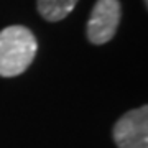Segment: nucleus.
Here are the masks:
<instances>
[{
    "label": "nucleus",
    "mask_w": 148,
    "mask_h": 148,
    "mask_svg": "<svg viewBox=\"0 0 148 148\" xmlns=\"http://www.w3.org/2000/svg\"><path fill=\"white\" fill-rule=\"evenodd\" d=\"M38 43L32 30L12 25L0 32V76L15 77L25 73L36 56Z\"/></svg>",
    "instance_id": "obj_1"
},
{
    "label": "nucleus",
    "mask_w": 148,
    "mask_h": 148,
    "mask_svg": "<svg viewBox=\"0 0 148 148\" xmlns=\"http://www.w3.org/2000/svg\"><path fill=\"white\" fill-rule=\"evenodd\" d=\"M112 137L119 148H148V107L125 112L115 122Z\"/></svg>",
    "instance_id": "obj_2"
},
{
    "label": "nucleus",
    "mask_w": 148,
    "mask_h": 148,
    "mask_svg": "<svg viewBox=\"0 0 148 148\" xmlns=\"http://www.w3.org/2000/svg\"><path fill=\"white\" fill-rule=\"evenodd\" d=\"M119 0H97L87 21V40L92 45H104L110 41L120 21Z\"/></svg>",
    "instance_id": "obj_3"
},
{
    "label": "nucleus",
    "mask_w": 148,
    "mask_h": 148,
    "mask_svg": "<svg viewBox=\"0 0 148 148\" xmlns=\"http://www.w3.org/2000/svg\"><path fill=\"white\" fill-rule=\"evenodd\" d=\"M79 0H36L40 15L48 21H59L74 10Z\"/></svg>",
    "instance_id": "obj_4"
},
{
    "label": "nucleus",
    "mask_w": 148,
    "mask_h": 148,
    "mask_svg": "<svg viewBox=\"0 0 148 148\" xmlns=\"http://www.w3.org/2000/svg\"><path fill=\"white\" fill-rule=\"evenodd\" d=\"M143 2H145V5H148V0H143Z\"/></svg>",
    "instance_id": "obj_5"
}]
</instances>
